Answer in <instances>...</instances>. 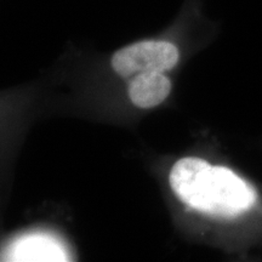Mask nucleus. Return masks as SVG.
Instances as JSON below:
<instances>
[{"label": "nucleus", "instance_id": "nucleus-1", "mask_svg": "<svg viewBox=\"0 0 262 262\" xmlns=\"http://www.w3.org/2000/svg\"><path fill=\"white\" fill-rule=\"evenodd\" d=\"M170 186L191 209L208 215L232 217L248 211L256 202L254 188L231 169L187 157L173 164Z\"/></svg>", "mask_w": 262, "mask_h": 262}, {"label": "nucleus", "instance_id": "nucleus-2", "mask_svg": "<svg viewBox=\"0 0 262 262\" xmlns=\"http://www.w3.org/2000/svg\"><path fill=\"white\" fill-rule=\"evenodd\" d=\"M180 60L175 42L166 39H147L133 42L118 50L112 57V67L122 77L139 73L172 70Z\"/></svg>", "mask_w": 262, "mask_h": 262}, {"label": "nucleus", "instance_id": "nucleus-3", "mask_svg": "<svg viewBox=\"0 0 262 262\" xmlns=\"http://www.w3.org/2000/svg\"><path fill=\"white\" fill-rule=\"evenodd\" d=\"M5 261H68L64 245L48 233H32L12 242L3 255Z\"/></svg>", "mask_w": 262, "mask_h": 262}, {"label": "nucleus", "instance_id": "nucleus-4", "mask_svg": "<svg viewBox=\"0 0 262 262\" xmlns=\"http://www.w3.org/2000/svg\"><path fill=\"white\" fill-rule=\"evenodd\" d=\"M171 91V81L160 72L134 75L129 84L131 102L139 108H153L164 102Z\"/></svg>", "mask_w": 262, "mask_h": 262}]
</instances>
